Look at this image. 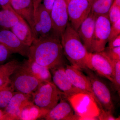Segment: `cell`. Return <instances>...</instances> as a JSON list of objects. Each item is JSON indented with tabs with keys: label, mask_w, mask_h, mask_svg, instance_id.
<instances>
[{
	"label": "cell",
	"mask_w": 120,
	"mask_h": 120,
	"mask_svg": "<svg viewBox=\"0 0 120 120\" xmlns=\"http://www.w3.org/2000/svg\"><path fill=\"white\" fill-rule=\"evenodd\" d=\"M48 112L35 105L33 101H30L22 109L19 120H35L44 118Z\"/></svg>",
	"instance_id": "cell-19"
},
{
	"label": "cell",
	"mask_w": 120,
	"mask_h": 120,
	"mask_svg": "<svg viewBox=\"0 0 120 120\" xmlns=\"http://www.w3.org/2000/svg\"><path fill=\"white\" fill-rule=\"evenodd\" d=\"M64 54L71 65L82 71L87 68L89 52L81 41L77 31L68 22L61 37Z\"/></svg>",
	"instance_id": "cell-2"
},
{
	"label": "cell",
	"mask_w": 120,
	"mask_h": 120,
	"mask_svg": "<svg viewBox=\"0 0 120 120\" xmlns=\"http://www.w3.org/2000/svg\"><path fill=\"white\" fill-rule=\"evenodd\" d=\"M97 16L90 12L80 26L77 32L86 49L91 52L92 40Z\"/></svg>",
	"instance_id": "cell-17"
},
{
	"label": "cell",
	"mask_w": 120,
	"mask_h": 120,
	"mask_svg": "<svg viewBox=\"0 0 120 120\" xmlns=\"http://www.w3.org/2000/svg\"><path fill=\"white\" fill-rule=\"evenodd\" d=\"M32 33L34 39L54 35L50 13L41 3L38 5L35 13Z\"/></svg>",
	"instance_id": "cell-10"
},
{
	"label": "cell",
	"mask_w": 120,
	"mask_h": 120,
	"mask_svg": "<svg viewBox=\"0 0 120 120\" xmlns=\"http://www.w3.org/2000/svg\"><path fill=\"white\" fill-rule=\"evenodd\" d=\"M10 30L23 43L28 46L34 40L31 29L26 22H19Z\"/></svg>",
	"instance_id": "cell-20"
},
{
	"label": "cell",
	"mask_w": 120,
	"mask_h": 120,
	"mask_svg": "<svg viewBox=\"0 0 120 120\" xmlns=\"http://www.w3.org/2000/svg\"><path fill=\"white\" fill-rule=\"evenodd\" d=\"M0 6L2 9L10 10L15 12L11 6L10 0H0Z\"/></svg>",
	"instance_id": "cell-31"
},
{
	"label": "cell",
	"mask_w": 120,
	"mask_h": 120,
	"mask_svg": "<svg viewBox=\"0 0 120 120\" xmlns=\"http://www.w3.org/2000/svg\"><path fill=\"white\" fill-rule=\"evenodd\" d=\"M87 67L98 75L113 82L112 60L102 52H89Z\"/></svg>",
	"instance_id": "cell-7"
},
{
	"label": "cell",
	"mask_w": 120,
	"mask_h": 120,
	"mask_svg": "<svg viewBox=\"0 0 120 120\" xmlns=\"http://www.w3.org/2000/svg\"><path fill=\"white\" fill-rule=\"evenodd\" d=\"M32 101L31 95L15 91L10 101L4 110L5 113V120H19L22 109Z\"/></svg>",
	"instance_id": "cell-13"
},
{
	"label": "cell",
	"mask_w": 120,
	"mask_h": 120,
	"mask_svg": "<svg viewBox=\"0 0 120 120\" xmlns=\"http://www.w3.org/2000/svg\"><path fill=\"white\" fill-rule=\"evenodd\" d=\"M113 67V84L115 90L120 95V60H112Z\"/></svg>",
	"instance_id": "cell-25"
},
{
	"label": "cell",
	"mask_w": 120,
	"mask_h": 120,
	"mask_svg": "<svg viewBox=\"0 0 120 120\" xmlns=\"http://www.w3.org/2000/svg\"><path fill=\"white\" fill-rule=\"evenodd\" d=\"M64 68L67 75L74 86L93 99L98 106V102L93 93L90 82L87 76L84 74L81 70L72 65H67L64 66Z\"/></svg>",
	"instance_id": "cell-12"
},
{
	"label": "cell",
	"mask_w": 120,
	"mask_h": 120,
	"mask_svg": "<svg viewBox=\"0 0 120 120\" xmlns=\"http://www.w3.org/2000/svg\"><path fill=\"white\" fill-rule=\"evenodd\" d=\"M120 34V19L111 24L110 33L108 42L116 38Z\"/></svg>",
	"instance_id": "cell-29"
},
{
	"label": "cell",
	"mask_w": 120,
	"mask_h": 120,
	"mask_svg": "<svg viewBox=\"0 0 120 120\" xmlns=\"http://www.w3.org/2000/svg\"><path fill=\"white\" fill-rule=\"evenodd\" d=\"M0 41L12 53L28 58L30 46L23 43L11 30L0 29Z\"/></svg>",
	"instance_id": "cell-14"
},
{
	"label": "cell",
	"mask_w": 120,
	"mask_h": 120,
	"mask_svg": "<svg viewBox=\"0 0 120 120\" xmlns=\"http://www.w3.org/2000/svg\"><path fill=\"white\" fill-rule=\"evenodd\" d=\"M68 19L76 31L91 11V5L87 0H70L67 3Z\"/></svg>",
	"instance_id": "cell-9"
},
{
	"label": "cell",
	"mask_w": 120,
	"mask_h": 120,
	"mask_svg": "<svg viewBox=\"0 0 120 120\" xmlns=\"http://www.w3.org/2000/svg\"><path fill=\"white\" fill-rule=\"evenodd\" d=\"M64 95V94H63ZM62 95L60 101L57 103L46 114L44 119L47 120H79V116L74 113L71 104Z\"/></svg>",
	"instance_id": "cell-15"
},
{
	"label": "cell",
	"mask_w": 120,
	"mask_h": 120,
	"mask_svg": "<svg viewBox=\"0 0 120 120\" xmlns=\"http://www.w3.org/2000/svg\"><path fill=\"white\" fill-rule=\"evenodd\" d=\"M26 68L40 82H52V75L49 69L27 59L22 61Z\"/></svg>",
	"instance_id": "cell-18"
},
{
	"label": "cell",
	"mask_w": 120,
	"mask_h": 120,
	"mask_svg": "<svg viewBox=\"0 0 120 120\" xmlns=\"http://www.w3.org/2000/svg\"><path fill=\"white\" fill-rule=\"evenodd\" d=\"M109 47H115L120 46V34L112 41L109 42Z\"/></svg>",
	"instance_id": "cell-33"
},
{
	"label": "cell",
	"mask_w": 120,
	"mask_h": 120,
	"mask_svg": "<svg viewBox=\"0 0 120 120\" xmlns=\"http://www.w3.org/2000/svg\"><path fill=\"white\" fill-rule=\"evenodd\" d=\"M53 82L64 94L66 98H69L76 95L85 93L77 89L71 82L65 70L64 65L59 66L50 69Z\"/></svg>",
	"instance_id": "cell-11"
},
{
	"label": "cell",
	"mask_w": 120,
	"mask_h": 120,
	"mask_svg": "<svg viewBox=\"0 0 120 120\" xmlns=\"http://www.w3.org/2000/svg\"><path fill=\"white\" fill-rule=\"evenodd\" d=\"M33 0V2H34V5L35 3V1L36 0Z\"/></svg>",
	"instance_id": "cell-37"
},
{
	"label": "cell",
	"mask_w": 120,
	"mask_h": 120,
	"mask_svg": "<svg viewBox=\"0 0 120 120\" xmlns=\"http://www.w3.org/2000/svg\"><path fill=\"white\" fill-rule=\"evenodd\" d=\"M63 94L52 82H42L32 93V101L37 106L49 112L58 103Z\"/></svg>",
	"instance_id": "cell-4"
},
{
	"label": "cell",
	"mask_w": 120,
	"mask_h": 120,
	"mask_svg": "<svg viewBox=\"0 0 120 120\" xmlns=\"http://www.w3.org/2000/svg\"><path fill=\"white\" fill-rule=\"evenodd\" d=\"M69 0H67V3H68V2Z\"/></svg>",
	"instance_id": "cell-38"
},
{
	"label": "cell",
	"mask_w": 120,
	"mask_h": 120,
	"mask_svg": "<svg viewBox=\"0 0 120 120\" xmlns=\"http://www.w3.org/2000/svg\"><path fill=\"white\" fill-rule=\"evenodd\" d=\"M15 90L9 83L0 88V109H4L13 96Z\"/></svg>",
	"instance_id": "cell-24"
},
{
	"label": "cell",
	"mask_w": 120,
	"mask_h": 120,
	"mask_svg": "<svg viewBox=\"0 0 120 120\" xmlns=\"http://www.w3.org/2000/svg\"><path fill=\"white\" fill-rule=\"evenodd\" d=\"M55 0H43V6L50 13L52 8Z\"/></svg>",
	"instance_id": "cell-32"
},
{
	"label": "cell",
	"mask_w": 120,
	"mask_h": 120,
	"mask_svg": "<svg viewBox=\"0 0 120 120\" xmlns=\"http://www.w3.org/2000/svg\"><path fill=\"white\" fill-rule=\"evenodd\" d=\"M114 0H97L91 6V12L96 16L108 15Z\"/></svg>",
	"instance_id": "cell-23"
},
{
	"label": "cell",
	"mask_w": 120,
	"mask_h": 120,
	"mask_svg": "<svg viewBox=\"0 0 120 120\" xmlns=\"http://www.w3.org/2000/svg\"><path fill=\"white\" fill-rule=\"evenodd\" d=\"M12 54L0 41V64H4Z\"/></svg>",
	"instance_id": "cell-28"
},
{
	"label": "cell",
	"mask_w": 120,
	"mask_h": 120,
	"mask_svg": "<svg viewBox=\"0 0 120 120\" xmlns=\"http://www.w3.org/2000/svg\"><path fill=\"white\" fill-rule=\"evenodd\" d=\"M99 120H120V118L114 117L112 113L110 112H107L105 110L101 111L100 115L98 116Z\"/></svg>",
	"instance_id": "cell-30"
},
{
	"label": "cell",
	"mask_w": 120,
	"mask_h": 120,
	"mask_svg": "<svg viewBox=\"0 0 120 120\" xmlns=\"http://www.w3.org/2000/svg\"><path fill=\"white\" fill-rule=\"evenodd\" d=\"M90 79L92 91L98 103L100 111L104 110L112 114L114 105L111 91L102 79L90 69H83Z\"/></svg>",
	"instance_id": "cell-3"
},
{
	"label": "cell",
	"mask_w": 120,
	"mask_h": 120,
	"mask_svg": "<svg viewBox=\"0 0 120 120\" xmlns=\"http://www.w3.org/2000/svg\"><path fill=\"white\" fill-rule=\"evenodd\" d=\"M101 52L111 60H120V46L105 47Z\"/></svg>",
	"instance_id": "cell-26"
},
{
	"label": "cell",
	"mask_w": 120,
	"mask_h": 120,
	"mask_svg": "<svg viewBox=\"0 0 120 120\" xmlns=\"http://www.w3.org/2000/svg\"></svg>",
	"instance_id": "cell-39"
},
{
	"label": "cell",
	"mask_w": 120,
	"mask_h": 120,
	"mask_svg": "<svg viewBox=\"0 0 120 120\" xmlns=\"http://www.w3.org/2000/svg\"><path fill=\"white\" fill-rule=\"evenodd\" d=\"M19 22H26L15 12L4 9L0 11V29L10 30Z\"/></svg>",
	"instance_id": "cell-21"
},
{
	"label": "cell",
	"mask_w": 120,
	"mask_h": 120,
	"mask_svg": "<svg viewBox=\"0 0 120 120\" xmlns=\"http://www.w3.org/2000/svg\"><path fill=\"white\" fill-rule=\"evenodd\" d=\"M41 82L27 70L23 62H20L9 79L15 91L31 95Z\"/></svg>",
	"instance_id": "cell-5"
},
{
	"label": "cell",
	"mask_w": 120,
	"mask_h": 120,
	"mask_svg": "<svg viewBox=\"0 0 120 120\" xmlns=\"http://www.w3.org/2000/svg\"><path fill=\"white\" fill-rule=\"evenodd\" d=\"M97 0H87V1H88L89 3H90L91 6L92 5V4Z\"/></svg>",
	"instance_id": "cell-36"
},
{
	"label": "cell",
	"mask_w": 120,
	"mask_h": 120,
	"mask_svg": "<svg viewBox=\"0 0 120 120\" xmlns=\"http://www.w3.org/2000/svg\"><path fill=\"white\" fill-rule=\"evenodd\" d=\"M111 26L109 15H101L97 16L91 52H98L105 49L108 42Z\"/></svg>",
	"instance_id": "cell-6"
},
{
	"label": "cell",
	"mask_w": 120,
	"mask_h": 120,
	"mask_svg": "<svg viewBox=\"0 0 120 120\" xmlns=\"http://www.w3.org/2000/svg\"><path fill=\"white\" fill-rule=\"evenodd\" d=\"M64 56L60 39L52 35L35 39L28 58L50 69L65 65Z\"/></svg>",
	"instance_id": "cell-1"
},
{
	"label": "cell",
	"mask_w": 120,
	"mask_h": 120,
	"mask_svg": "<svg viewBox=\"0 0 120 120\" xmlns=\"http://www.w3.org/2000/svg\"><path fill=\"white\" fill-rule=\"evenodd\" d=\"M50 15L54 35L61 39L68 22L67 0H55Z\"/></svg>",
	"instance_id": "cell-8"
},
{
	"label": "cell",
	"mask_w": 120,
	"mask_h": 120,
	"mask_svg": "<svg viewBox=\"0 0 120 120\" xmlns=\"http://www.w3.org/2000/svg\"><path fill=\"white\" fill-rule=\"evenodd\" d=\"M42 0H36L35 3L34 5V14L37 10V8L38 7V5L41 3Z\"/></svg>",
	"instance_id": "cell-34"
},
{
	"label": "cell",
	"mask_w": 120,
	"mask_h": 120,
	"mask_svg": "<svg viewBox=\"0 0 120 120\" xmlns=\"http://www.w3.org/2000/svg\"><path fill=\"white\" fill-rule=\"evenodd\" d=\"M5 113L4 110L0 109V120H5Z\"/></svg>",
	"instance_id": "cell-35"
},
{
	"label": "cell",
	"mask_w": 120,
	"mask_h": 120,
	"mask_svg": "<svg viewBox=\"0 0 120 120\" xmlns=\"http://www.w3.org/2000/svg\"><path fill=\"white\" fill-rule=\"evenodd\" d=\"M12 8L19 16L28 24L32 32L34 23V11L32 0H10Z\"/></svg>",
	"instance_id": "cell-16"
},
{
	"label": "cell",
	"mask_w": 120,
	"mask_h": 120,
	"mask_svg": "<svg viewBox=\"0 0 120 120\" xmlns=\"http://www.w3.org/2000/svg\"><path fill=\"white\" fill-rule=\"evenodd\" d=\"M108 15L111 24L120 19V6L113 2L109 11Z\"/></svg>",
	"instance_id": "cell-27"
},
{
	"label": "cell",
	"mask_w": 120,
	"mask_h": 120,
	"mask_svg": "<svg viewBox=\"0 0 120 120\" xmlns=\"http://www.w3.org/2000/svg\"><path fill=\"white\" fill-rule=\"evenodd\" d=\"M17 60H12L7 63L0 64V88L9 83L10 77L19 64Z\"/></svg>",
	"instance_id": "cell-22"
}]
</instances>
